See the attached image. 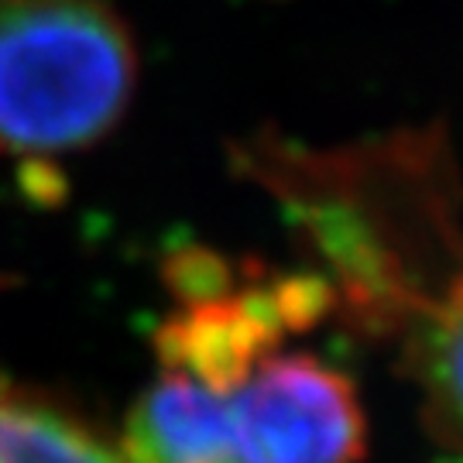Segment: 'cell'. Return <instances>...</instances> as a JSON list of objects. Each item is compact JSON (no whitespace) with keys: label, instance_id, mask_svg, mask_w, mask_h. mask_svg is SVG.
Here are the masks:
<instances>
[{"label":"cell","instance_id":"5","mask_svg":"<svg viewBox=\"0 0 463 463\" xmlns=\"http://www.w3.org/2000/svg\"><path fill=\"white\" fill-rule=\"evenodd\" d=\"M0 463H128L80 415L0 374Z\"/></svg>","mask_w":463,"mask_h":463},{"label":"cell","instance_id":"6","mask_svg":"<svg viewBox=\"0 0 463 463\" xmlns=\"http://www.w3.org/2000/svg\"><path fill=\"white\" fill-rule=\"evenodd\" d=\"M439 463H463V449H460V453H447Z\"/></svg>","mask_w":463,"mask_h":463},{"label":"cell","instance_id":"2","mask_svg":"<svg viewBox=\"0 0 463 463\" xmlns=\"http://www.w3.org/2000/svg\"><path fill=\"white\" fill-rule=\"evenodd\" d=\"M227 395L233 463H361L367 422L354 381L313 354H268Z\"/></svg>","mask_w":463,"mask_h":463},{"label":"cell","instance_id":"1","mask_svg":"<svg viewBox=\"0 0 463 463\" xmlns=\"http://www.w3.org/2000/svg\"><path fill=\"white\" fill-rule=\"evenodd\" d=\"M134 83L131 28L107 0H0V155L97 145L128 114Z\"/></svg>","mask_w":463,"mask_h":463},{"label":"cell","instance_id":"4","mask_svg":"<svg viewBox=\"0 0 463 463\" xmlns=\"http://www.w3.org/2000/svg\"><path fill=\"white\" fill-rule=\"evenodd\" d=\"M120 453L128 463H233L227 395L162 367L134 402Z\"/></svg>","mask_w":463,"mask_h":463},{"label":"cell","instance_id":"3","mask_svg":"<svg viewBox=\"0 0 463 463\" xmlns=\"http://www.w3.org/2000/svg\"><path fill=\"white\" fill-rule=\"evenodd\" d=\"M457 250L460 244L384 326L419 392L432 439L447 453L463 449V258Z\"/></svg>","mask_w":463,"mask_h":463}]
</instances>
